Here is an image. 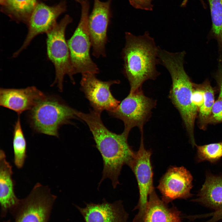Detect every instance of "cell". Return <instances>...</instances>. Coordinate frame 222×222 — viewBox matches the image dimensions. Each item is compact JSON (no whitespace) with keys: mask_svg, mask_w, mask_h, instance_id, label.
<instances>
[{"mask_svg":"<svg viewBox=\"0 0 222 222\" xmlns=\"http://www.w3.org/2000/svg\"><path fill=\"white\" fill-rule=\"evenodd\" d=\"M184 51L172 53L160 48L158 57L160 63L169 72L172 85L169 97L179 111L192 147L196 145L194 137L195 122L198 109L193 104V83L184 68Z\"/></svg>","mask_w":222,"mask_h":222,"instance_id":"cell-3","label":"cell"},{"mask_svg":"<svg viewBox=\"0 0 222 222\" xmlns=\"http://www.w3.org/2000/svg\"><path fill=\"white\" fill-rule=\"evenodd\" d=\"M212 20V35L216 40L222 56V0H209Z\"/></svg>","mask_w":222,"mask_h":222,"instance_id":"cell-22","label":"cell"},{"mask_svg":"<svg viewBox=\"0 0 222 222\" xmlns=\"http://www.w3.org/2000/svg\"><path fill=\"white\" fill-rule=\"evenodd\" d=\"M119 82L118 80L102 81L97 79L95 74L87 73L82 74L80 85L93 110L100 113L106 110L109 113L114 110L120 104L113 96L110 87Z\"/></svg>","mask_w":222,"mask_h":222,"instance_id":"cell-10","label":"cell"},{"mask_svg":"<svg viewBox=\"0 0 222 222\" xmlns=\"http://www.w3.org/2000/svg\"><path fill=\"white\" fill-rule=\"evenodd\" d=\"M3 222H11L10 220H9L7 221H4Z\"/></svg>","mask_w":222,"mask_h":222,"instance_id":"cell-31","label":"cell"},{"mask_svg":"<svg viewBox=\"0 0 222 222\" xmlns=\"http://www.w3.org/2000/svg\"><path fill=\"white\" fill-rule=\"evenodd\" d=\"M198 162L207 161L213 163L222 157V142L202 146H196Z\"/></svg>","mask_w":222,"mask_h":222,"instance_id":"cell-23","label":"cell"},{"mask_svg":"<svg viewBox=\"0 0 222 222\" xmlns=\"http://www.w3.org/2000/svg\"><path fill=\"white\" fill-rule=\"evenodd\" d=\"M56 198L47 186L36 183L29 194L21 199L12 215L14 222H48Z\"/></svg>","mask_w":222,"mask_h":222,"instance_id":"cell-7","label":"cell"},{"mask_svg":"<svg viewBox=\"0 0 222 222\" xmlns=\"http://www.w3.org/2000/svg\"><path fill=\"white\" fill-rule=\"evenodd\" d=\"M192 176L183 166H171L161 178L157 187L162 199L168 204L176 199H187L192 195Z\"/></svg>","mask_w":222,"mask_h":222,"instance_id":"cell-11","label":"cell"},{"mask_svg":"<svg viewBox=\"0 0 222 222\" xmlns=\"http://www.w3.org/2000/svg\"><path fill=\"white\" fill-rule=\"evenodd\" d=\"M74 0L76 1V2H79V3H80L81 2L82 0Z\"/></svg>","mask_w":222,"mask_h":222,"instance_id":"cell-30","label":"cell"},{"mask_svg":"<svg viewBox=\"0 0 222 222\" xmlns=\"http://www.w3.org/2000/svg\"><path fill=\"white\" fill-rule=\"evenodd\" d=\"M157 195L155 189L150 193L143 222H181L180 212L169 208Z\"/></svg>","mask_w":222,"mask_h":222,"instance_id":"cell-17","label":"cell"},{"mask_svg":"<svg viewBox=\"0 0 222 222\" xmlns=\"http://www.w3.org/2000/svg\"><path fill=\"white\" fill-rule=\"evenodd\" d=\"M125 39L122 52L123 72L130 83V92H134L142 89L145 81L155 80L160 75L156 68L159 63V47L148 32L139 36L126 32Z\"/></svg>","mask_w":222,"mask_h":222,"instance_id":"cell-2","label":"cell"},{"mask_svg":"<svg viewBox=\"0 0 222 222\" xmlns=\"http://www.w3.org/2000/svg\"><path fill=\"white\" fill-rule=\"evenodd\" d=\"M75 206L85 222H127L129 215L121 200L111 203L104 199L101 204L86 203L83 208Z\"/></svg>","mask_w":222,"mask_h":222,"instance_id":"cell-15","label":"cell"},{"mask_svg":"<svg viewBox=\"0 0 222 222\" xmlns=\"http://www.w3.org/2000/svg\"><path fill=\"white\" fill-rule=\"evenodd\" d=\"M156 101L146 96L142 89L128 95L119 104L111 115L122 121L124 131L130 132L135 127L140 130L150 118L152 109L155 107Z\"/></svg>","mask_w":222,"mask_h":222,"instance_id":"cell-9","label":"cell"},{"mask_svg":"<svg viewBox=\"0 0 222 222\" xmlns=\"http://www.w3.org/2000/svg\"><path fill=\"white\" fill-rule=\"evenodd\" d=\"M193 201L215 211L222 210V176L208 173L197 197Z\"/></svg>","mask_w":222,"mask_h":222,"instance_id":"cell-18","label":"cell"},{"mask_svg":"<svg viewBox=\"0 0 222 222\" xmlns=\"http://www.w3.org/2000/svg\"><path fill=\"white\" fill-rule=\"evenodd\" d=\"M152 0H129L130 4L136 8L147 10L152 9Z\"/></svg>","mask_w":222,"mask_h":222,"instance_id":"cell-26","label":"cell"},{"mask_svg":"<svg viewBox=\"0 0 222 222\" xmlns=\"http://www.w3.org/2000/svg\"><path fill=\"white\" fill-rule=\"evenodd\" d=\"M101 113L93 110L88 113L77 111L76 115L88 125L102 157V176L99 185L108 178L115 188L119 183L118 178L123 166H128L135 152L128 143L129 132L124 130L117 134L109 130L101 120Z\"/></svg>","mask_w":222,"mask_h":222,"instance_id":"cell-1","label":"cell"},{"mask_svg":"<svg viewBox=\"0 0 222 222\" xmlns=\"http://www.w3.org/2000/svg\"><path fill=\"white\" fill-rule=\"evenodd\" d=\"M222 122V100L218 97L212 107L209 124Z\"/></svg>","mask_w":222,"mask_h":222,"instance_id":"cell-24","label":"cell"},{"mask_svg":"<svg viewBox=\"0 0 222 222\" xmlns=\"http://www.w3.org/2000/svg\"><path fill=\"white\" fill-rule=\"evenodd\" d=\"M193 104L198 109L202 105L204 101V92L198 84L194 83L192 96Z\"/></svg>","mask_w":222,"mask_h":222,"instance_id":"cell-25","label":"cell"},{"mask_svg":"<svg viewBox=\"0 0 222 222\" xmlns=\"http://www.w3.org/2000/svg\"><path fill=\"white\" fill-rule=\"evenodd\" d=\"M72 20L68 15H66L46 34L47 57L55 69L56 77L52 84H57L60 91H62L63 80L66 75L74 82L69 50L65 38L66 29Z\"/></svg>","mask_w":222,"mask_h":222,"instance_id":"cell-6","label":"cell"},{"mask_svg":"<svg viewBox=\"0 0 222 222\" xmlns=\"http://www.w3.org/2000/svg\"><path fill=\"white\" fill-rule=\"evenodd\" d=\"M215 78L219 90V97L222 100V57L219 58L218 68Z\"/></svg>","mask_w":222,"mask_h":222,"instance_id":"cell-27","label":"cell"},{"mask_svg":"<svg viewBox=\"0 0 222 222\" xmlns=\"http://www.w3.org/2000/svg\"><path fill=\"white\" fill-rule=\"evenodd\" d=\"M46 97L43 92L35 86L24 88L0 89V105L18 114L31 110Z\"/></svg>","mask_w":222,"mask_h":222,"instance_id":"cell-14","label":"cell"},{"mask_svg":"<svg viewBox=\"0 0 222 222\" xmlns=\"http://www.w3.org/2000/svg\"><path fill=\"white\" fill-rule=\"evenodd\" d=\"M111 0L102 2L94 0L92 11L88 17V27L93 55L96 57L106 56L107 32L110 16Z\"/></svg>","mask_w":222,"mask_h":222,"instance_id":"cell-13","label":"cell"},{"mask_svg":"<svg viewBox=\"0 0 222 222\" xmlns=\"http://www.w3.org/2000/svg\"><path fill=\"white\" fill-rule=\"evenodd\" d=\"M76 112L58 99L47 97L31 110L30 123L36 132L59 137L60 127L77 117Z\"/></svg>","mask_w":222,"mask_h":222,"instance_id":"cell-4","label":"cell"},{"mask_svg":"<svg viewBox=\"0 0 222 222\" xmlns=\"http://www.w3.org/2000/svg\"><path fill=\"white\" fill-rule=\"evenodd\" d=\"M13 146L14 163L18 169L22 168L27 157V142L18 116L14 126Z\"/></svg>","mask_w":222,"mask_h":222,"instance_id":"cell-21","label":"cell"},{"mask_svg":"<svg viewBox=\"0 0 222 222\" xmlns=\"http://www.w3.org/2000/svg\"><path fill=\"white\" fill-rule=\"evenodd\" d=\"M141 138L138 150L128 166L134 175L139 192V199L135 209L138 212L133 222H142L146 212L149 195L154 189L153 172L151 162L152 151L146 149L144 143L143 130L140 131Z\"/></svg>","mask_w":222,"mask_h":222,"instance_id":"cell-8","label":"cell"},{"mask_svg":"<svg viewBox=\"0 0 222 222\" xmlns=\"http://www.w3.org/2000/svg\"><path fill=\"white\" fill-rule=\"evenodd\" d=\"M12 166L6 160L2 150H0V217L3 218L10 212L12 215L18 208L21 199L15 194Z\"/></svg>","mask_w":222,"mask_h":222,"instance_id":"cell-16","label":"cell"},{"mask_svg":"<svg viewBox=\"0 0 222 222\" xmlns=\"http://www.w3.org/2000/svg\"><path fill=\"white\" fill-rule=\"evenodd\" d=\"M198 85L204 92V101L198 111V125L200 129L204 130L209 124L215 102L214 91L208 80Z\"/></svg>","mask_w":222,"mask_h":222,"instance_id":"cell-20","label":"cell"},{"mask_svg":"<svg viewBox=\"0 0 222 222\" xmlns=\"http://www.w3.org/2000/svg\"><path fill=\"white\" fill-rule=\"evenodd\" d=\"M65 3L62 2L57 5L49 6L43 3H37L32 12L28 22V32L22 46L14 54L17 56L29 45L31 41L39 35L47 34L57 23L58 17L64 12Z\"/></svg>","mask_w":222,"mask_h":222,"instance_id":"cell-12","label":"cell"},{"mask_svg":"<svg viewBox=\"0 0 222 222\" xmlns=\"http://www.w3.org/2000/svg\"><path fill=\"white\" fill-rule=\"evenodd\" d=\"M81 13L79 23L71 37L67 41L73 75L81 73H98L97 65L90 55L91 46L88 27L89 4L88 0H82Z\"/></svg>","mask_w":222,"mask_h":222,"instance_id":"cell-5","label":"cell"},{"mask_svg":"<svg viewBox=\"0 0 222 222\" xmlns=\"http://www.w3.org/2000/svg\"><path fill=\"white\" fill-rule=\"evenodd\" d=\"M37 4L36 0H5L3 6L12 18L27 25Z\"/></svg>","mask_w":222,"mask_h":222,"instance_id":"cell-19","label":"cell"},{"mask_svg":"<svg viewBox=\"0 0 222 222\" xmlns=\"http://www.w3.org/2000/svg\"><path fill=\"white\" fill-rule=\"evenodd\" d=\"M212 217L211 218L212 221L213 222H216L222 219V210L215 211L212 214Z\"/></svg>","mask_w":222,"mask_h":222,"instance_id":"cell-28","label":"cell"},{"mask_svg":"<svg viewBox=\"0 0 222 222\" xmlns=\"http://www.w3.org/2000/svg\"><path fill=\"white\" fill-rule=\"evenodd\" d=\"M5 0H0V4L3 5L4 3Z\"/></svg>","mask_w":222,"mask_h":222,"instance_id":"cell-29","label":"cell"}]
</instances>
